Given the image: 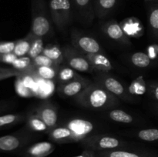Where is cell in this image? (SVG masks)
Masks as SVG:
<instances>
[{
    "label": "cell",
    "mask_w": 158,
    "mask_h": 157,
    "mask_svg": "<svg viewBox=\"0 0 158 157\" xmlns=\"http://www.w3.org/2000/svg\"><path fill=\"white\" fill-rule=\"evenodd\" d=\"M148 22L151 36L158 41V1L148 3Z\"/></svg>",
    "instance_id": "cell-19"
},
{
    "label": "cell",
    "mask_w": 158,
    "mask_h": 157,
    "mask_svg": "<svg viewBox=\"0 0 158 157\" xmlns=\"http://www.w3.org/2000/svg\"><path fill=\"white\" fill-rule=\"evenodd\" d=\"M15 41L0 42V54H8L13 52Z\"/></svg>",
    "instance_id": "cell-35"
},
{
    "label": "cell",
    "mask_w": 158,
    "mask_h": 157,
    "mask_svg": "<svg viewBox=\"0 0 158 157\" xmlns=\"http://www.w3.org/2000/svg\"><path fill=\"white\" fill-rule=\"evenodd\" d=\"M84 55L92 66L94 72H108L114 69L110 59L103 52Z\"/></svg>",
    "instance_id": "cell-16"
},
{
    "label": "cell",
    "mask_w": 158,
    "mask_h": 157,
    "mask_svg": "<svg viewBox=\"0 0 158 157\" xmlns=\"http://www.w3.org/2000/svg\"><path fill=\"white\" fill-rule=\"evenodd\" d=\"M48 6L53 24L59 31L63 32L72 20L73 7L71 1L49 0Z\"/></svg>",
    "instance_id": "cell-4"
},
{
    "label": "cell",
    "mask_w": 158,
    "mask_h": 157,
    "mask_svg": "<svg viewBox=\"0 0 158 157\" xmlns=\"http://www.w3.org/2000/svg\"><path fill=\"white\" fill-rule=\"evenodd\" d=\"M82 77L79 75L77 71L74 70L69 66H60L58 69V73L56 76V82L58 84L67 83Z\"/></svg>",
    "instance_id": "cell-27"
},
{
    "label": "cell",
    "mask_w": 158,
    "mask_h": 157,
    "mask_svg": "<svg viewBox=\"0 0 158 157\" xmlns=\"http://www.w3.org/2000/svg\"><path fill=\"white\" fill-rule=\"evenodd\" d=\"M130 62L134 66L140 69H145L151 66L152 60L147 53L143 52H134L130 56Z\"/></svg>",
    "instance_id": "cell-28"
},
{
    "label": "cell",
    "mask_w": 158,
    "mask_h": 157,
    "mask_svg": "<svg viewBox=\"0 0 158 157\" xmlns=\"http://www.w3.org/2000/svg\"><path fill=\"white\" fill-rule=\"evenodd\" d=\"M48 135L51 141L58 144L78 143L75 134L65 125H57L49 129Z\"/></svg>",
    "instance_id": "cell-14"
},
{
    "label": "cell",
    "mask_w": 158,
    "mask_h": 157,
    "mask_svg": "<svg viewBox=\"0 0 158 157\" xmlns=\"http://www.w3.org/2000/svg\"><path fill=\"white\" fill-rule=\"evenodd\" d=\"M59 67L54 66H38L33 67L29 72L26 73H32L37 78H41L45 80L56 79Z\"/></svg>",
    "instance_id": "cell-23"
},
{
    "label": "cell",
    "mask_w": 158,
    "mask_h": 157,
    "mask_svg": "<svg viewBox=\"0 0 158 157\" xmlns=\"http://www.w3.org/2000/svg\"><path fill=\"white\" fill-rule=\"evenodd\" d=\"M32 65L33 67H38V66H54V67H60L57 66L52 59L47 57L46 55L41 54L35 57L32 59Z\"/></svg>",
    "instance_id": "cell-33"
},
{
    "label": "cell",
    "mask_w": 158,
    "mask_h": 157,
    "mask_svg": "<svg viewBox=\"0 0 158 157\" xmlns=\"http://www.w3.org/2000/svg\"><path fill=\"white\" fill-rule=\"evenodd\" d=\"M118 0H94L95 16L100 19L106 18L117 7Z\"/></svg>",
    "instance_id": "cell-18"
},
{
    "label": "cell",
    "mask_w": 158,
    "mask_h": 157,
    "mask_svg": "<svg viewBox=\"0 0 158 157\" xmlns=\"http://www.w3.org/2000/svg\"><path fill=\"white\" fill-rule=\"evenodd\" d=\"M2 110V109H0V111H1Z\"/></svg>",
    "instance_id": "cell-41"
},
{
    "label": "cell",
    "mask_w": 158,
    "mask_h": 157,
    "mask_svg": "<svg viewBox=\"0 0 158 157\" xmlns=\"http://www.w3.org/2000/svg\"><path fill=\"white\" fill-rule=\"evenodd\" d=\"M154 110H155L156 112H157V114H158V103H155V104H154Z\"/></svg>",
    "instance_id": "cell-39"
},
{
    "label": "cell",
    "mask_w": 158,
    "mask_h": 157,
    "mask_svg": "<svg viewBox=\"0 0 158 157\" xmlns=\"http://www.w3.org/2000/svg\"><path fill=\"white\" fill-rule=\"evenodd\" d=\"M34 38L35 37L32 35V33L29 32L25 38L15 41L13 53L17 57H23L27 55Z\"/></svg>",
    "instance_id": "cell-25"
},
{
    "label": "cell",
    "mask_w": 158,
    "mask_h": 157,
    "mask_svg": "<svg viewBox=\"0 0 158 157\" xmlns=\"http://www.w3.org/2000/svg\"><path fill=\"white\" fill-rule=\"evenodd\" d=\"M106 116L112 121L122 124H133L135 123V119L131 114L120 109H112L107 110Z\"/></svg>",
    "instance_id": "cell-21"
},
{
    "label": "cell",
    "mask_w": 158,
    "mask_h": 157,
    "mask_svg": "<svg viewBox=\"0 0 158 157\" xmlns=\"http://www.w3.org/2000/svg\"><path fill=\"white\" fill-rule=\"evenodd\" d=\"M158 0H145V2H148V3H150V2H157Z\"/></svg>",
    "instance_id": "cell-40"
},
{
    "label": "cell",
    "mask_w": 158,
    "mask_h": 157,
    "mask_svg": "<svg viewBox=\"0 0 158 157\" xmlns=\"http://www.w3.org/2000/svg\"><path fill=\"white\" fill-rule=\"evenodd\" d=\"M26 128L33 132H45L48 133L49 128L43 122V120L37 115L32 112H28L26 119Z\"/></svg>",
    "instance_id": "cell-20"
},
{
    "label": "cell",
    "mask_w": 158,
    "mask_h": 157,
    "mask_svg": "<svg viewBox=\"0 0 158 157\" xmlns=\"http://www.w3.org/2000/svg\"><path fill=\"white\" fill-rule=\"evenodd\" d=\"M84 149H90L95 152L127 149L128 143L117 137L106 134H91L79 142Z\"/></svg>",
    "instance_id": "cell-3"
},
{
    "label": "cell",
    "mask_w": 158,
    "mask_h": 157,
    "mask_svg": "<svg viewBox=\"0 0 158 157\" xmlns=\"http://www.w3.org/2000/svg\"><path fill=\"white\" fill-rule=\"evenodd\" d=\"M35 113L50 129L58 125V109L50 102L45 101L40 103L35 109Z\"/></svg>",
    "instance_id": "cell-12"
},
{
    "label": "cell",
    "mask_w": 158,
    "mask_h": 157,
    "mask_svg": "<svg viewBox=\"0 0 158 157\" xmlns=\"http://www.w3.org/2000/svg\"><path fill=\"white\" fill-rule=\"evenodd\" d=\"M73 157H97V152L90 149H84L80 155Z\"/></svg>",
    "instance_id": "cell-38"
},
{
    "label": "cell",
    "mask_w": 158,
    "mask_h": 157,
    "mask_svg": "<svg viewBox=\"0 0 158 157\" xmlns=\"http://www.w3.org/2000/svg\"><path fill=\"white\" fill-rule=\"evenodd\" d=\"M56 149L55 145L50 142H40L34 143L25 149L23 157H46Z\"/></svg>",
    "instance_id": "cell-17"
},
{
    "label": "cell",
    "mask_w": 158,
    "mask_h": 157,
    "mask_svg": "<svg viewBox=\"0 0 158 157\" xmlns=\"http://www.w3.org/2000/svg\"><path fill=\"white\" fill-rule=\"evenodd\" d=\"M28 112L6 114L0 115V129H7L26 121Z\"/></svg>",
    "instance_id": "cell-22"
},
{
    "label": "cell",
    "mask_w": 158,
    "mask_h": 157,
    "mask_svg": "<svg viewBox=\"0 0 158 157\" xmlns=\"http://www.w3.org/2000/svg\"><path fill=\"white\" fill-rule=\"evenodd\" d=\"M63 125L67 126L75 134L78 143L88 135L94 134L96 129L93 122L82 118L71 119Z\"/></svg>",
    "instance_id": "cell-10"
},
{
    "label": "cell",
    "mask_w": 158,
    "mask_h": 157,
    "mask_svg": "<svg viewBox=\"0 0 158 157\" xmlns=\"http://www.w3.org/2000/svg\"><path fill=\"white\" fill-rule=\"evenodd\" d=\"M120 25H121L125 33L129 37H139V35L137 34V32L134 29H135L136 30L138 31L141 34L143 32V27H142L141 23L136 18H127L124 21L120 23Z\"/></svg>",
    "instance_id": "cell-26"
},
{
    "label": "cell",
    "mask_w": 158,
    "mask_h": 157,
    "mask_svg": "<svg viewBox=\"0 0 158 157\" xmlns=\"http://www.w3.org/2000/svg\"><path fill=\"white\" fill-rule=\"evenodd\" d=\"M74 99L80 106L94 111H107L120 104L117 97L96 81L91 82Z\"/></svg>",
    "instance_id": "cell-1"
},
{
    "label": "cell",
    "mask_w": 158,
    "mask_h": 157,
    "mask_svg": "<svg viewBox=\"0 0 158 157\" xmlns=\"http://www.w3.org/2000/svg\"><path fill=\"white\" fill-rule=\"evenodd\" d=\"M19 72L13 68H0V80H4L11 77H17Z\"/></svg>",
    "instance_id": "cell-34"
},
{
    "label": "cell",
    "mask_w": 158,
    "mask_h": 157,
    "mask_svg": "<svg viewBox=\"0 0 158 157\" xmlns=\"http://www.w3.org/2000/svg\"><path fill=\"white\" fill-rule=\"evenodd\" d=\"M18 57L12 52L8 54H0V62L12 65Z\"/></svg>",
    "instance_id": "cell-37"
},
{
    "label": "cell",
    "mask_w": 158,
    "mask_h": 157,
    "mask_svg": "<svg viewBox=\"0 0 158 157\" xmlns=\"http://www.w3.org/2000/svg\"><path fill=\"white\" fill-rule=\"evenodd\" d=\"M44 40L43 38L40 37H35L32 41V45H31L30 49L28 53V56L31 58L32 59L35 58L38 55H41L44 49Z\"/></svg>",
    "instance_id": "cell-31"
},
{
    "label": "cell",
    "mask_w": 158,
    "mask_h": 157,
    "mask_svg": "<svg viewBox=\"0 0 158 157\" xmlns=\"http://www.w3.org/2000/svg\"><path fill=\"white\" fill-rule=\"evenodd\" d=\"M102 31L108 38L114 41L125 46L131 45L130 37L125 33L120 23L115 20H110L105 22L102 26Z\"/></svg>",
    "instance_id": "cell-11"
},
{
    "label": "cell",
    "mask_w": 158,
    "mask_h": 157,
    "mask_svg": "<svg viewBox=\"0 0 158 157\" xmlns=\"http://www.w3.org/2000/svg\"><path fill=\"white\" fill-rule=\"evenodd\" d=\"M71 42L74 48L83 54H95L103 52L100 43L93 37L81 33L77 29L71 31Z\"/></svg>",
    "instance_id": "cell-8"
},
{
    "label": "cell",
    "mask_w": 158,
    "mask_h": 157,
    "mask_svg": "<svg viewBox=\"0 0 158 157\" xmlns=\"http://www.w3.org/2000/svg\"><path fill=\"white\" fill-rule=\"evenodd\" d=\"M64 59L68 66L77 72L91 73L94 72L92 66L85 55L77 50L73 46L67 45L62 47Z\"/></svg>",
    "instance_id": "cell-7"
},
{
    "label": "cell",
    "mask_w": 158,
    "mask_h": 157,
    "mask_svg": "<svg viewBox=\"0 0 158 157\" xmlns=\"http://www.w3.org/2000/svg\"><path fill=\"white\" fill-rule=\"evenodd\" d=\"M32 25L30 32L34 37H51L53 34L52 20L46 0H31Z\"/></svg>",
    "instance_id": "cell-2"
},
{
    "label": "cell",
    "mask_w": 158,
    "mask_h": 157,
    "mask_svg": "<svg viewBox=\"0 0 158 157\" xmlns=\"http://www.w3.org/2000/svg\"><path fill=\"white\" fill-rule=\"evenodd\" d=\"M91 82L92 81L89 79L82 76L67 83L58 84L56 89L57 93L62 98L76 97L82 92L85 88L87 87Z\"/></svg>",
    "instance_id": "cell-9"
},
{
    "label": "cell",
    "mask_w": 158,
    "mask_h": 157,
    "mask_svg": "<svg viewBox=\"0 0 158 157\" xmlns=\"http://www.w3.org/2000/svg\"><path fill=\"white\" fill-rule=\"evenodd\" d=\"M94 81L101 85L108 92L117 98H120L125 101H133L132 95L124 85L108 72H95Z\"/></svg>",
    "instance_id": "cell-6"
},
{
    "label": "cell",
    "mask_w": 158,
    "mask_h": 157,
    "mask_svg": "<svg viewBox=\"0 0 158 157\" xmlns=\"http://www.w3.org/2000/svg\"><path fill=\"white\" fill-rule=\"evenodd\" d=\"M73 7L83 24L89 25L95 18L92 0H70Z\"/></svg>",
    "instance_id": "cell-13"
},
{
    "label": "cell",
    "mask_w": 158,
    "mask_h": 157,
    "mask_svg": "<svg viewBox=\"0 0 158 157\" xmlns=\"http://www.w3.org/2000/svg\"><path fill=\"white\" fill-rule=\"evenodd\" d=\"M133 135L141 141L153 143L158 141V129L157 128H147L140 129L134 132Z\"/></svg>",
    "instance_id": "cell-29"
},
{
    "label": "cell",
    "mask_w": 158,
    "mask_h": 157,
    "mask_svg": "<svg viewBox=\"0 0 158 157\" xmlns=\"http://www.w3.org/2000/svg\"><path fill=\"white\" fill-rule=\"evenodd\" d=\"M148 90L150 96L158 103V82L150 81L148 85Z\"/></svg>",
    "instance_id": "cell-36"
},
{
    "label": "cell",
    "mask_w": 158,
    "mask_h": 157,
    "mask_svg": "<svg viewBox=\"0 0 158 157\" xmlns=\"http://www.w3.org/2000/svg\"><path fill=\"white\" fill-rule=\"evenodd\" d=\"M11 66H12L14 69L18 71L19 74L26 73V72H29L33 68L32 59L29 58L28 55L23 57H18Z\"/></svg>",
    "instance_id": "cell-30"
},
{
    "label": "cell",
    "mask_w": 158,
    "mask_h": 157,
    "mask_svg": "<svg viewBox=\"0 0 158 157\" xmlns=\"http://www.w3.org/2000/svg\"><path fill=\"white\" fill-rule=\"evenodd\" d=\"M42 54L49 57L59 66H61L63 62L65 61L63 49L58 45H47L46 46H45Z\"/></svg>",
    "instance_id": "cell-24"
},
{
    "label": "cell",
    "mask_w": 158,
    "mask_h": 157,
    "mask_svg": "<svg viewBox=\"0 0 158 157\" xmlns=\"http://www.w3.org/2000/svg\"><path fill=\"white\" fill-rule=\"evenodd\" d=\"M97 157H158V153L146 150L131 151L126 149L97 152Z\"/></svg>",
    "instance_id": "cell-15"
},
{
    "label": "cell",
    "mask_w": 158,
    "mask_h": 157,
    "mask_svg": "<svg viewBox=\"0 0 158 157\" xmlns=\"http://www.w3.org/2000/svg\"><path fill=\"white\" fill-rule=\"evenodd\" d=\"M32 131L23 129L16 133L0 137V152H11L23 149L34 139Z\"/></svg>",
    "instance_id": "cell-5"
},
{
    "label": "cell",
    "mask_w": 158,
    "mask_h": 157,
    "mask_svg": "<svg viewBox=\"0 0 158 157\" xmlns=\"http://www.w3.org/2000/svg\"><path fill=\"white\" fill-rule=\"evenodd\" d=\"M15 89L16 91V93L19 96L25 97V98L34 96V91L25 86L19 76L16 77V79L15 82Z\"/></svg>",
    "instance_id": "cell-32"
}]
</instances>
